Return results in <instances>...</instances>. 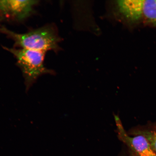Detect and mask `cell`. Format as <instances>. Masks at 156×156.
Returning a JSON list of instances; mask_svg holds the SVG:
<instances>
[{
    "label": "cell",
    "instance_id": "1",
    "mask_svg": "<svg viewBox=\"0 0 156 156\" xmlns=\"http://www.w3.org/2000/svg\"><path fill=\"white\" fill-rule=\"evenodd\" d=\"M0 32L6 35L14 42L15 48L46 52L61 50L59 45L61 38L54 25H48L24 34H19L5 27L0 28Z\"/></svg>",
    "mask_w": 156,
    "mask_h": 156
},
{
    "label": "cell",
    "instance_id": "2",
    "mask_svg": "<svg viewBox=\"0 0 156 156\" xmlns=\"http://www.w3.org/2000/svg\"><path fill=\"white\" fill-rule=\"evenodd\" d=\"M3 48L12 54L16 58L17 65L20 68L24 78L26 93L41 76L54 74L53 70L48 69L44 65L46 52L6 47Z\"/></svg>",
    "mask_w": 156,
    "mask_h": 156
},
{
    "label": "cell",
    "instance_id": "3",
    "mask_svg": "<svg viewBox=\"0 0 156 156\" xmlns=\"http://www.w3.org/2000/svg\"><path fill=\"white\" fill-rule=\"evenodd\" d=\"M116 13L121 23L142 22L156 26V0L120 1Z\"/></svg>",
    "mask_w": 156,
    "mask_h": 156
},
{
    "label": "cell",
    "instance_id": "4",
    "mask_svg": "<svg viewBox=\"0 0 156 156\" xmlns=\"http://www.w3.org/2000/svg\"><path fill=\"white\" fill-rule=\"evenodd\" d=\"M119 139L127 147L130 156H156L147 140L143 136L134 134L130 136L127 133L118 115L114 116Z\"/></svg>",
    "mask_w": 156,
    "mask_h": 156
},
{
    "label": "cell",
    "instance_id": "5",
    "mask_svg": "<svg viewBox=\"0 0 156 156\" xmlns=\"http://www.w3.org/2000/svg\"><path fill=\"white\" fill-rule=\"evenodd\" d=\"M37 1H0V13L17 21L26 19L34 12Z\"/></svg>",
    "mask_w": 156,
    "mask_h": 156
},
{
    "label": "cell",
    "instance_id": "6",
    "mask_svg": "<svg viewBox=\"0 0 156 156\" xmlns=\"http://www.w3.org/2000/svg\"><path fill=\"white\" fill-rule=\"evenodd\" d=\"M128 134L131 135L140 134L144 136L149 141L156 153V124L151 128L146 129L132 130Z\"/></svg>",
    "mask_w": 156,
    "mask_h": 156
}]
</instances>
